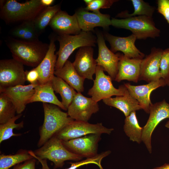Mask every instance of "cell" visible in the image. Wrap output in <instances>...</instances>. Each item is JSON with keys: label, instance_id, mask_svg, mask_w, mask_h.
Returning a JSON list of instances; mask_svg holds the SVG:
<instances>
[{"label": "cell", "instance_id": "34", "mask_svg": "<svg viewBox=\"0 0 169 169\" xmlns=\"http://www.w3.org/2000/svg\"><path fill=\"white\" fill-rule=\"evenodd\" d=\"M118 1L116 0H92L84 9L87 11H91L95 13H100V9L110 8L113 4Z\"/></svg>", "mask_w": 169, "mask_h": 169}, {"label": "cell", "instance_id": "29", "mask_svg": "<svg viewBox=\"0 0 169 169\" xmlns=\"http://www.w3.org/2000/svg\"><path fill=\"white\" fill-rule=\"evenodd\" d=\"M34 158L29 151L20 150L14 154L0 155V169H9L13 166Z\"/></svg>", "mask_w": 169, "mask_h": 169}, {"label": "cell", "instance_id": "42", "mask_svg": "<svg viewBox=\"0 0 169 169\" xmlns=\"http://www.w3.org/2000/svg\"><path fill=\"white\" fill-rule=\"evenodd\" d=\"M153 169H169V163L165 164L162 166L154 168Z\"/></svg>", "mask_w": 169, "mask_h": 169}, {"label": "cell", "instance_id": "12", "mask_svg": "<svg viewBox=\"0 0 169 169\" xmlns=\"http://www.w3.org/2000/svg\"><path fill=\"white\" fill-rule=\"evenodd\" d=\"M100 134H90L67 141H62L69 151L82 157L90 158L98 154Z\"/></svg>", "mask_w": 169, "mask_h": 169}, {"label": "cell", "instance_id": "13", "mask_svg": "<svg viewBox=\"0 0 169 169\" xmlns=\"http://www.w3.org/2000/svg\"><path fill=\"white\" fill-rule=\"evenodd\" d=\"M97 43L98 47V55L96 59L97 65L102 67L113 80H115L118 72V64L121 54H115L106 46L103 35L96 33Z\"/></svg>", "mask_w": 169, "mask_h": 169}, {"label": "cell", "instance_id": "15", "mask_svg": "<svg viewBox=\"0 0 169 169\" xmlns=\"http://www.w3.org/2000/svg\"><path fill=\"white\" fill-rule=\"evenodd\" d=\"M93 53L92 46L81 47L72 63L77 73L85 79L93 80V76L95 74L97 65L96 59L93 57Z\"/></svg>", "mask_w": 169, "mask_h": 169}, {"label": "cell", "instance_id": "27", "mask_svg": "<svg viewBox=\"0 0 169 169\" xmlns=\"http://www.w3.org/2000/svg\"><path fill=\"white\" fill-rule=\"evenodd\" d=\"M124 131L130 140L138 144L142 141L143 127L138 123L135 111L125 117L123 126Z\"/></svg>", "mask_w": 169, "mask_h": 169}, {"label": "cell", "instance_id": "9", "mask_svg": "<svg viewBox=\"0 0 169 169\" xmlns=\"http://www.w3.org/2000/svg\"><path fill=\"white\" fill-rule=\"evenodd\" d=\"M149 116L146 125L143 127L142 141L147 151L152 152L151 136L158 124L166 118L169 119V104L164 99L152 104L149 109Z\"/></svg>", "mask_w": 169, "mask_h": 169}, {"label": "cell", "instance_id": "5", "mask_svg": "<svg viewBox=\"0 0 169 169\" xmlns=\"http://www.w3.org/2000/svg\"><path fill=\"white\" fill-rule=\"evenodd\" d=\"M59 44L55 70L62 68L70 55L76 49L85 46H94L97 37L91 32L81 31L76 35H59L56 38Z\"/></svg>", "mask_w": 169, "mask_h": 169}, {"label": "cell", "instance_id": "7", "mask_svg": "<svg viewBox=\"0 0 169 169\" xmlns=\"http://www.w3.org/2000/svg\"><path fill=\"white\" fill-rule=\"evenodd\" d=\"M102 67L97 65L93 85L88 92V95L96 102L112 96L123 95L127 89L124 84L120 86L118 89L115 88L112 83V78L106 75Z\"/></svg>", "mask_w": 169, "mask_h": 169}, {"label": "cell", "instance_id": "16", "mask_svg": "<svg viewBox=\"0 0 169 169\" xmlns=\"http://www.w3.org/2000/svg\"><path fill=\"white\" fill-rule=\"evenodd\" d=\"M163 50L153 47L150 53L142 59L140 65L139 80L148 83L161 79L160 65Z\"/></svg>", "mask_w": 169, "mask_h": 169}, {"label": "cell", "instance_id": "18", "mask_svg": "<svg viewBox=\"0 0 169 169\" xmlns=\"http://www.w3.org/2000/svg\"><path fill=\"white\" fill-rule=\"evenodd\" d=\"M37 84L19 85L0 88V93L4 94L10 98L15 107L17 113L21 114L33 95L34 88Z\"/></svg>", "mask_w": 169, "mask_h": 169}, {"label": "cell", "instance_id": "19", "mask_svg": "<svg viewBox=\"0 0 169 169\" xmlns=\"http://www.w3.org/2000/svg\"><path fill=\"white\" fill-rule=\"evenodd\" d=\"M75 13L82 31L91 32L97 27L107 29L111 25L110 16L108 14H104L100 12L90 13L84 9H79Z\"/></svg>", "mask_w": 169, "mask_h": 169}, {"label": "cell", "instance_id": "17", "mask_svg": "<svg viewBox=\"0 0 169 169\" xmlns=\"http://www.w3.org/2000/svg\"><path fill=\"white\" fill-rule=\"evenodd\" d=\"M131 95L139 102L142 110L149 113V109L152 104L150 99L151 92L161 87H164L166 84L164 79H160L139 85H133L129 83L124 84Z\"/></svg>", "mask_w": 169, "mask_h": 169}, {"label": "cell", "instance_id": "6", "mask_svg": "<svg viewBox=\"0 0 169 169\" xmlns=\"http://www.w3.org/2000/svg\"><path fill=\"white\" fill-rule=\"evenodd\" d=\"M111 25L131 31L137 39L155 38L160 36L161 31L157 28L152 17L139 16L118 19L113 18Z\"/></svg>", "mask_w": 169, "mask_h": 169}, {"label": "cell", "instance_id": "22", "mask_svg": "<svg viewBox=\"0 0 169 169\" xmlns=\"http://www.w3.org/2000/svg\"><path fill=\"white\" fill-rule=\"evenodd\" d=\"M142 59L130 58L121 54L118 64V72L114 80L120 82L126 80L138 82L139 80Z\"/></svg>", "mask_w": 169, "mask_h": 169}, {"label": "cell", "instance_id": "36", "mask_svg": "<svg viewBox=\"0 0 169 169\" xmlns=\"http://www.w3.org/2000/svg\"><path fill=\"white\" fill-rule=\"evenodd\" d=\"M39 35L35 27L33 21H30L25 33L21 39L28 41L38 40H39Z\"/></svg>", "mask_w": 169, "mask_h": 169}, {"label": "cell", "instance_id": "40", "mask_svg": "<svg viewBox=\"0 0 169 169\" xmlns=\"http://www.w3.org/2000/svg\"><path fill=\"white\" fill-rule=\"evenodd\" d=\"M36 159L33 158L14 166L13 169H35Z\"/></svg>", "mask_w": 169, "mask_h": 169}, {"label": "cell", "instance_id": "20", "mask_svg": "<svg viewBox=\"0 0 169 169\" xmlns=\"http://www.w3.org/2000/svg\"><path fill=\"white\" fill-rule=\"evenodd\" d=\"M49 25L59 35H76L81 31L76 14L70 15L61 10L54 17Z\"/></svg>", "mask_w": 169, "mask_h": 169}, {"label": "cell", "instance_id": "8", "mask_svg": "<svg viewBox=\"0 0 169 169\" xmlns=\"http://www.w3.org/2000/svg\"><path fill=\"white\" fill-rule=\"evenodd\" d=\"M104 126L102 123L92 124L88 122L74 120L55 135L61 141H67L90 134H110L114 130Z\"/></svg>", "mask_w": 169, "mask_h": 169}, {"label": "cell", "instance_id": "10", "mask_svg": "<svg viewBox=\"0 0 169 169\" xmlns=\"http://www.w3.org/2000/svg\"><path fill=\"white\" fill-rule=\"evenodd\" d=\"M23 64L15 59L0 61V88L24 85L26 81Z\"/></svg>", "mask_w": 169, "mask_h": 169}, {"label": "cell", "instance_id": "37", "mask_svg": "<svg viewBox=\"0 0 169 169\" xmlns=\"http://www.w3.org/2000/svg\"><path fill=\"white\" fill-rule=\"evenodd\" d=\"M157 12L162 15L169 25V0L157 1Z\"/></svg>", "mask_w": 169, "mask_h": 169}, {"label": "cell", "instance_id": "30", "mask_svg": "<svg viewBox=\"0 0 169 169\" xmlns=\"http://www.w3.org/2000/svg\"><path fill=\"white\" fill-rule=\"evenodd\" d=\"M131 1L134 8L133 12L129 14L127 11L122 12L118 14V17L123 18L139 16L152 17L156 9L155 7L150 5L143 0H131Z\"/></svg>", "mask_w": 169, "mask_h": 169}, {"label": "cell", "instance_id": "11", "mask_svg": "<svg viewBox=\"0 0 169 169\" xmlns=\"http://www.w3.org/2000/svg\"><path fill=\"white\" fill-rule=\"evenodd\" d=\"M99 110L97 102L91 98L77 92L67 109L68 115L74 120L88 122L92 115Z\"/></svg>", "mask_w": 169, "mask_h": 169}, {"label": "cell", "instance_id": "33", "mask_svg": "<svg viewBox=\"0 0 169 169\" xmlns=\"http://www.w3.org/2000/svg\"><path fill=\"white\" fill-rule=\"evenodd\" d=\"M111 152L110 150H108L97 154L94 157L86 158L83 160H80L76 162H70V166L65 169H76L81 166L89 164H95L99 167L100 169H103L101 165V161L104 157L110 155ZM42 169H50L47 166Z\"/></svg>", "mask_w": 169, "mask_h": 169}, {"label": "cell", "instance_id": "1", "mask_svg": "<svg viewBox=\"0 0 169 169\" xmlns=\"http://www.w3.org/2000/svg\"><path fill=\"white\" fill-rule=\"evenodd\" d=\"M6 42L13 58L23 65L34 68L43 59L49 47V44L39 40L28 41L9 37Z\"/></svg>", "mask_w": 169, "mask_h": 169}, {"label": "cell", "instance_id": "4", "mask_svg": "<svg viewBox=\"0 0 169 169\" xmlns=\"http://www.w3.org/2000/svg\"><path fill=\"white\" fill-rule=\"evenodd\" d=\"M29 153L36 159H48L52 161L54 164V169L62 167L66 161H79L83 158L68 150L55 136L33 151H29Z\"/></svg>", "mask_w": 169, "mask_h": 169}, {"label": "cell", "instance_id": "28", "mask_svg": "<svg viewBox=\"0 0 169 169\" xmlns=\"http://www.w3.org/2000/svg\"><path fill=\"white\" fill-rule=\"evenodd\" d=\"M59 4L45 8L33 21L35 27L38 34H41L49 25L56 13L60 10Z\"/></svg>", "mask_w": 169, "mask_h": 169}, {"label": "cell", "instance_id": "14", "mask_svg": "<svg viewBox=\"0 0 169 169\" xmlns=\"http://www.w3.org/2000/svg\"><path fill=\"white\" fill-rule=\"evenodd\" d=\"M104 36L110 44V50L113 53L121 51L125 56L130 58L143 59L145 57L144 54L141 52L135 45L137 38L134 34H132L126 37H120L106 33Z\"/></svg>", "mask_w": 169, "mask_h": 169}, {"label": "cell", "instance_id": "43", "mask_svg": "<svg viewBox=\"0 0 169 169\" xmlns=\"http://www.w3.org/2000/svg\"><path fill=\"white\" fill-rule=\"evenodd\" d=\"M164 80L166 83V85H167L169 86V76Z\"/></svg>", "mask_w": 169, "mask_h": 169}, {"label": "cell", "instance_id": "38", "mask_svg": "<svg viewBox=\"0 0 169 169\" xmlns=\"http://www.w3.org/2000/svg\"><path fill=\"white\" fill-rule=\"evenodd\" d=\"M29 21L22 22L16 26L12 30L11 34L15 38L21 39L27 30Z\"/></svg>", "mask_w": 169, "mask_h": 169}, {"label": "cell", "instance_id": "23", "mask_svg": "<svg viewBox=\"0 0 169 169\" xmlns=\"http://www.w3.org/2000/svg\"><path fill=\"white\" fill-rule=\"evenodd\" d=\"M103 101L105 105L121 111L125 117L133 111L142 109L138 101L131 95L127 89L123 95L105 99Z\"/></svg>", "mask_w": 169, "mask_h": 169}, {"label": "cell", "instance_id": "26", "mask_svg": "<svg viewBox=\"0 0 169 169\" xmlns=\"http://www.w3.org/2000/svg\"><path fill=\"white\" fill-rule=\"evenodd\" d=\"M51 82L54 91L60 94L62 99L61 102L66 110H67L77 92L59 77L54 76Z\"/></svg>", "mask_w": 169, "mask_h": 169}, {"label": "cell", "instance_id": "25", "mask_svg": "<svg viewBox=\"0 0 169 169\" xmlns=\"http://www.w3.org/2000/svg\"><path fill=\"white\" fill-rule=\"evenodd\" d=\"M34 89V93L28 103L40 102L43 103L53 104L66 110L61 102L55 95L51 82L43 84H38L35 86Z\"/></svg>", "mask_w": 169, "mask_h": 169}, {"label": "cell", "instance_id": "21", "mask_svg": "<svg viewBox=\"0 0 169 169\" xmlns=\"http://www.w3.org/2000/svg\"><path fill=\"white\" fill-rule=\"evenodd\" d=\"M49 38L50 41L48 52L41 62L36 67L39 74L38 84H40L51 82L54 76L57 60L56 54H55L56 38L54 36H51Z\"/></svg>", "mask_w": 169, "mask_h": 169}, {"label": "cell", "instance_id": "2", "mask_svg": "<svg viewBox=\"0 0 169 169\" xmlns=\"http://www.w3.org/2000/svg\"><path fill=\"white\" fill-rule=\"evenodd\" d=\"M46 7L41 0H30L20 3L15 0L0 1V16L7 23L33 21Z\"/></svg>", "mask_w": 169, "mask_h": 169}, {"label": "cell", "instance_id": "39", "mask_svg": "<svg viewBox=\"0 0 169 169\" xmlns=\"http://www.w3.org/2000/svg\"><path fill=\"white\" fill-rule=\"evenodd\" d=\"M25 75L26 81L30 82V84H38L39 74L36 67L30 70L26 71Z\"/></svg>", "mask_w": 169, "mask_h": 169}, {"label": "cell", "instance_id": "44", "mask_svg": "<svg viewBox=\"0 0 169 169\" xmlns=\"http://www.w3.org/2000/svg\"><path fill=\"white\" fill-rule=\"evenodd\" d=\"M92 1V0H84V1L87 5L90 3Z\"/></svg>", "mask_w": 169, "mask_h": 169}, {"label": "cell", "instance_id": "45", "mask_svg": "<svg viewBox=\"0 0 169 169\" xmlns=\"http://www.w3.org/2000/svg\"><path fill=\"white\" fill-rule=\"evenodd\" d=\"M165 126L166 128L169 129V119L165 124Z\"/></svg>", "mask_w": 169, "mask_h": 169}, {"label": "cell", "instance_id": "32", "mask_svg": "<svg viewBox=\"0 0 169 169\" xmlns=\"http://www.w3.org/2000/svg\"><path fill=\"white\" fill-rule=\"evenodd\" d=\"M16 110L13 103L7 95L0 93V124L5 123L16 115Z\"/></svg>", "mask_w": 169, "mask_h": 169}, {"label": "cell", "instance_id": "31", "mask_svg": "<svg viewBox=\"0 0 169 169\" xmlns=\"http://www.w3.org/2000/svg\"><path fill=\"white\" fill-rule=\"evenodd\" d=\"M22 114H18L10 119L6 123L0 124V143L3 141L8 140L13 136H18L21 134H15L13 132L14 129L19 130L23 128L24 122L22 121L19 123H15V121L20 118Z\"/></svg>", "mask_w": 169, "mask_h": 169}, {"label": "cell", "instance_id": "41", "mask_svg": "<svg viewBox=\"0 0 169 169\" xmlns=\"http://www.w3.org/2000/svg\"><path fill=\"white\" fill-rule=\"evenodd\" d=\"M41 1L42 4L46 7L50 6L54 1L53 0H41Z\"/></svg>", "mask_w": 169, "mask_h": 169}, {"label": "cell", "instance_id": "3", "mask_svg": "<svg viewBox=\"0 0 169 169\" xmlns=\"http://www.w3.org/2000/svg\"><path fill=\"white\" fill-rule=\"evenodd\" d=\"M44 119L39 130L40 138L37 146L40 147L47 141L54 136L64 127L72 122L67 113L54 104L43 103Z\"/></svg>", "mask_w": 169, "mask_h": 169}, {"label": "cell", "instance_id": "24", "mask_svg": "<svg viewBox=\"0 0 169 169\" xmlns=\"http://www.w3.org/2000/svg\"><path fill=\"white\" fill-rule=\"evenodd\" d=\"M54 74L64 80L77 92L84 91L85 79L78 74L69 60H67L62 68L55 70Z\"/></svg>", "mask_w": 169, "mask_h": 169}, {"label": "cell", "instance_id": "35", "mask_svg": "<svg viewBox=\"0 0 169 169\" xmlns=\"http://www.w3.org/2000/svg\"><path fill=\"white\" fill-rule=\"evenodd\" d=\"M161 77L164 79L169 76V48L163 50L160 65Z\"/></svg>", "mask_w": 169, "mask_h": 169}]
</instances>
